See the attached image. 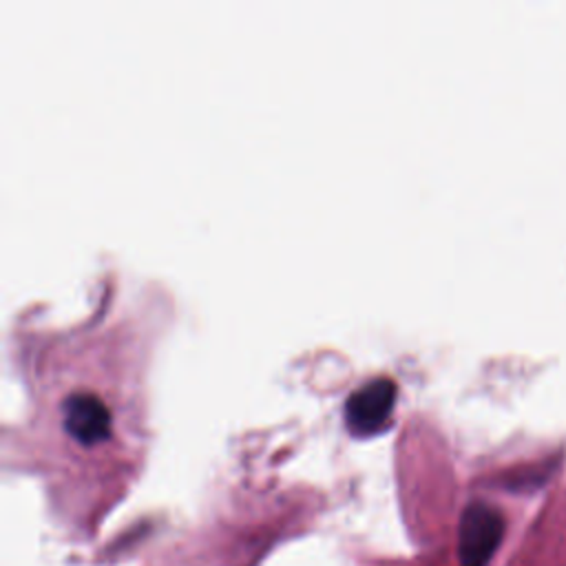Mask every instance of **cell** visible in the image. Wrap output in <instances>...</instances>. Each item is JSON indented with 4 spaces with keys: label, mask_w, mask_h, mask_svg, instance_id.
Instances as JSON below:
<instances>
[{
    "label": "cell",
    "mask_w": 566,
    "mask_h": 566,
    "mask_svg": "<svg viewBox=\"0 0 566 566\" xmlns=\"http://www.w3.org/2000/svg\"><path fill=\"white\" fill-rule=\"evenodd\" d=\"M504 535L502 513L486 502H471L460 517L458 557L460 566H486Z\"/></svg>",
    "instance_id": "1"
},
{
    "label": "cell",
    "mask_w": 566,
    "mask_h": 566,
    "mask_svg": "<svg viewBox=\"0 0 566 566\" xmlns=\"http://www.w3.org/2000/svg\"><path fill=\"white\" fill-rule=\"evenodd\" d=\"M60 416L66 436L82 447L102 444L113 433L111 407L95 391L75 389L66 394L60 405Z\"/></svg>",
    "instance_id": "2"
},
{
    "label": "cell",
    "mask_w": 566,
    "mask_h": 566,
    "mask_svg": "<svg viewBox=\"0 0 566 566\" xmlns=\"http://www.w3.org/2000/svg\"><path fill=\"white\" fill-rule=\"evenodd\" d=\"M398 387L387 376H376L354 389L345 400V422L356 436H369L382 429L396 405Z\"/></svg>",
    "instance_id": "3"
}]
</instances>
